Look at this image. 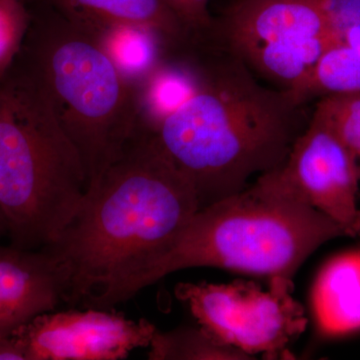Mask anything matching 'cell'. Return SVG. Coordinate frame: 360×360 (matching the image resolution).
<instances>
[{
    "label": "cell",
    "mask_w": 360,
    "mask_h": 360,
    "mask_svg": "<svg viewBox=\"0 0 360 360\" xmlns=\"http://www.w3.org/2000/svg\"><path fill=\"white\" fill-rule=\"evenodd\" d=\"M200 210L195 189L137 125L120 158L86 189L58 238L41 250L65 281L63 302L94 307Z\"/></svg>",
    "instance_id": "obj_1"
},
{
    "label": "cell",
    "mask_w": 360,
    "mask_h": 360,
    "mask_svg": "<svg viewBox=\"0 0 360 360\" xmlns=\"http://www.w3.org/2000/svg\"><path fill=\"white\" fill-rule=\"evenodd\" d=\"M196 94L155 132L163 151L193 184L200 208L240 193L255 175L283 165L312 115L290 89L265 86L238 58L195 45Z\"/></svg>",
    "instance_id": "obj_2"
},
{
    "label": "cell",
    "mask_w": 360,
    "mask_h": 360,
    "mask_svg": "<svg viewBox=\"0 0 360 360\" xmlns=\"http://www.w3.org/2000/svg\"><path fill=\"white\" fill-rule=\"evenodd\" d=\"M343 236L342 227L262 174L240 193L198 210L94 309H111L162 277L193 267L293 281L317 248Z\"/></svg>",
    "instance_id": "obj_3"
},
{
    "label": "cell",
    "mask_w": 360,
    "mask_h": 360,
    "mask_svg": "<svg viewBox=\"0 0 360 360\" xmlns=\"http://www.w3.org/2000/svg\"><path fill=\"white\" fill-rule=\"evenodd\" d=\"M30 25L16 59L37 79L77 148L87 188L124 150L139 122V94L98 41L53 7L27 4Z\"/></svg>",
    "instance_id": "obj_4"
},
{
    "label": "cell",
    "mask_w": 360,
    "mask_h": 360,
    "mask_svg": "<svg viewBox=\"0 0 360 360\" xmlns=\"http://www.w3.org/2000/svg\"><path fill=\"white\" fill-rule=\"evenodd\" d=\"M82 158L20 61L0 77V212L11 245L54 240L86 193Z\"/></svg>",
    "instance_id": "obj_5"
},
{
    "label": "cell",
    "mask_w": 360,
    "mask_h": 360,
    "mask_svg": "<svg viewBox=\"0 0 360 360\" xmlns=\"http://www.w3.org/2000/svg\"><path fill=\"white\" fill-rule=\"evenodd\" d=\"M205 41L283 89L335 44L323 0H232L214 16Z\"/></svg>",
    "instance_id": "obj_6"
},
{
    "label": "cell",
    "mask_w": 360,
    "mask_h": 360,
    "mask_svg": "<svg viewBox=\"0 0 360 360\" xmlns=\"http://www.w3.org/2000/svg\"><path fill=\"white\" fill-rule=\"evenodd\" d=\"M269 290L253 281L182 283L174 295L215 340L265 359H293L288 347L304 333V309L292 297L293 281L274 277Z\"/></svg>",
    "instance_id": "obj_7"
},
{
    "label": "cell",
    "mask_w": 360,
    "mask_h": 360,
    "mask_svg": "<svg viewBox=\"0 0 360 360\" xmlns=\"http://www.w3.org/2000/svg\"><path fill=\"white\" fill-rule=\"evenodd\" d=\"M267 176L284 193L311 206L347 231L360 238L356 165L323 116L314 110L307 129L288 160Z\"/></svg>",
    "instance_id": "obj_8"
},
{
    "label": "cell",
    "mask_w": 360,
    "mask_h": 360,
    "mask_svg": "<svg viewBox=\"0 0 360 360\" xmlns=\"http://www.w3.org/2000/svg\"><path fill=\"white\" fill-rule=\"evenodd\" d=\"M156 330L148 319L132 321L111 309H70L37 315L11 336L26 360H118L148 347Z\"/></svg>",
    "instance_id": "obj_9"
},
{
    "label": "cell",
    "mask_w": 360,
    "mask_h": 360,
    "mask_svg": "<svg viewBox=\"0 0 360 360\" xmlns=\"http://www.w3.org/2000/svg\"><path fill=\"white\" fill-rule=\"evenodd\" d=\"M63 295V276L46 252L0 245V335L53 311Z\"/></svg>",
    "instance_id": "obj_10"
},
{
    "label": "cell",
    "mask_w": 360,
    "mask_h": 360,
    "mask_svg": "<svg viewBox=\"0 0 360 360\" xmlns=\"http://www.w3.org/2000/svg\"><path fill=\"white\" fill-rule=\"evenodd\" d=\"M311 307L321 335L338 338L360 330V250L340 253L322 266Z\"/></svg>",
    "instance_id": "obj_11"
},
{
    "label": "cell",
    "mask_w": 360,
    "mask_h": 360,
    "mask_svg": "<svg viewBox=\"0 0 360 360\" xmlns=\"http://www.w3.org/2000/svg\"><path fill=\"white\" fill-rule=\"evenodd\" d=\"M53 7L77 25L127 23L158 33L172 52L188 46L191 37L162 0H22Z\"/></svg>",
    "instance_id": "obj_12"
},
{
    "label": "cell",
    "mask_w": 360,
    "mask_h": 360,
    "mask_svg": "<svg viewBox=\"0 0 360 360\" xmlns=\"http://www.w3.org/2000/svg\"><path fill=\"white\" fill-rule=\"evenodd\" d=\"M200 82V61L193 46L170 53L137 89V125L155 132L165 118L196 94Z\"/></svg>",
    "instance_id": "obj_13"
},
{
    "label": "cell",
    "mask_w": 360,
    "mask_h": 360,
    "mask_svg": "<svg viewBox=\"0 0 360 360\" xmlns=\"http://www.w3.org/2000/svg\"><path fill=\"white\" fill-rule=\"evenodd\" d=\"M77 25L98 41L120 75L136 89L172 53L158 33L142 26L103 22Z\"/></svg>",
    "instance_id": "obj_14"
},
{
    "label": "cell",
    "mask_w": 360,
    "mask_h": 360,
    "mask_svg": "<svg viewBox=\"0 0 360 360\" xmlns=\"http://www.w3.org/2000/svg\"><path fill=\"white\" fill-rule=\"evenodd\" d=\"M290 90L303 103L326 96L360 94V54L343 44L330 45Z\"/></svg>",
    "instance_id": "obj_15"
},
{
    "label": "cell",
    "mask_w": 360,
    "mask_h": 360,
    "mask_svg": "<svg viewBox=\"0 0 360 360\" xmlns=\"http://www.w3.org/2000/svg\"><path fill=\"white\" fill-rule=\"evenodd\" d=\"M151 360H246L253 357L215 340L205 329L179 326L153 333L149 345Z\"/></svg>",
    "instance_id": "obj_16"
},
{
    "label": "cell",
    "mask_w": 360,
    "mask_h": 360,
    "mask_svg": "<svg viewBox=\"0 0 360 360\" xmlns=\"http://www.w3.org/2000/svg\"><path fill=\"white\" fill-rule=\"evenodd\" d=\"M319 111L343 142L356 165L360 179V94L319 99Z\"/></svg>",
    "instance_id": "obj_17"
},
{
    "label": "cell",
    "mask_w": 360,
    "mask_h": 360,
    "mask_svg": "<svg viewBox=\"0 0 360 360\" xmlns=\"http://www.w3.org/2000/svg\"><path fill=\"white\" fill-rule=\"evenodd\" d=\"M30 25V13L22 0H0V77L20 53Z\"/></svg>",
    "instance_id": "obj_18"
},
{
    "label": "cell",
    "mask_w": 360,
    "mask_h": 360,
    "mask_svg": "<svg viewBox=\"0 0 360 360\" xmlns=\"http://www.w3.org/2000/svg\"><path fill=\"white\" fill-rule=\"evenodd\" d=\"M162 2L186 28L193 41L208 37L214 20L208 8L210 0H162Z\"/></svg>",
    "instance_id": "obj_19"
},
{
    "label": "cell",
    "mask_w": 360,
    "mask_h": 360,
    "mask_svg": "<svg viewBox=\"0 0 360 360\" xmlns=\"http://www.w3.org/2000/svg\"><path fill=\"white\" fill-rule=\"evenodd\" d=\"M0 360H26L22 348L11 335H0Z\"/></svg>",
    "instance_id": "obj_20"
},
{
    "label": "cell",
    "mask_w": 360,
    "mask_h": 360,
    "mask_svg": "<svg viewBox=\"0 0 360 360\" xmlns=\"http://www.w3.org/2000/svg\"><path fill=\"white\" fill-rule=\"evenodd\" d=\"M338 44H343L360 54V25L348 26L341 32Z\"/></svg>",
    "instance_id": "obj_21"
},
{
    "label": "cell",
    "mask_w": 360,
    "mask_h": 360,
    "mask_svg": "<svg viewBox=\"0 0 360 360\" xmlns=\"http://www.w3.org/2000/svg\"><path fill=\"white\" fill-rule=\"evenodd\" d=\"M4 234H6V221H4V217L0 212V236H4Z\"/></svg>",
    "instance_id": "obj_22"
}]
</instances>
